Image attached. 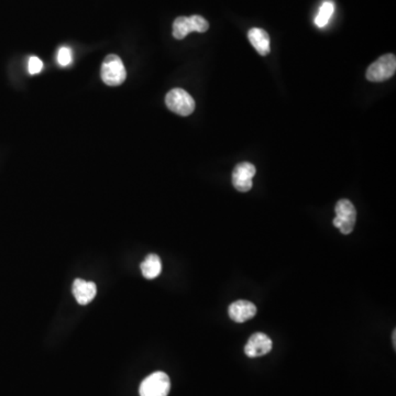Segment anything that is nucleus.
Segmentation results:
<instances>
[{"instance_id":"obj_10","label":"nucleus","mask_w":396,"mask_h":396,"mask_svg":"<svg viewBox=\"0 0 396 396\" xmlns=\"http://www.w3.org/2000/svg\"><path fill=\"white\" fill-rule=\"evenodd\" d=\"M73 294L78 304L88 305L97 294V287L94 282L76 279L73 283Z\"/></svg>"},{"instance_id":"obj_12","label":"nucleus","mask_w":396,"mask_h":396,"mask_svg":"<svg viewBox=\"0 0 396 396\" xmlns=\"http://www.w3.org/2000/svg\"><path fill=\"white\" fill-rule=\"evenodd\" d=\"M141 271L143 277L148 280H153L159 277L162 271V262L157 254H149L145 261L141 263Z\"/></svg>"},{"instance_id":"obj_5","label":"nucleus","mask_w":396,"mask_h":396,"mask_svg":"<svg viewBox=\"0 0 396 396\" xmlns=\"http://www.w3.org/2000/svg\"><path fill=\"white\" fill-rule=\"evenodd\" d=\"M171 390V381L164 372H155L143 380L140 385V396H167Z\"/></svg>"},{"instance_id":"obj_11","label":"nucleus","mask_w":396,"mask_h":396,"mask_svg":"<svg viewBox=\"0 0 396 396\" xmlns=\"http://www.w3.org/2000/svg\"><path fill=\"white\" fill-rule=\"evenodd\" d=\"M250 43L257 52L262 56L269 54L271 48H270V37L267 31L260 28H252L251 30L248 32Z\"/></svg>"},{"instance_id":"obj_7","label":"nucleus","mask_w":396,"mask_h":396,"mask_svg":"<svg viewBox=\"0 0 396 396\" xmlns=\"http://www.w3.org/2000/svg\"><path fill=\"white\" fill-rule=\"evenodd\" d=\"M256 167L249 162H242L236 165L232 172V184L234 188L241 193L249 192L252 188V179L256 175Z\"/></svg>"},{"instance_id":"obj_2","label":"nucleus","mask_w":396,"mask_h":396,"mask_svg":"<svg viewBox=\"0 0 396 396\" xmlns=\"http://www.w3.org/2000/svg\"><path fill=\"white\" fill-rule=\"evenodd\" d=\"M210 29V23L202 16L192 17H179L173 23V37L177 40H183L187 35L193 31L204 33Z\"/></svg>"},{"instance_id":"obj_6","label":"nucleus","mask_w":396,"mask_h":396,"mask_svg":"<svg viewBox=\"0 0 396 396\" xmlns=\"http://www.w3.org/2000/svg\"><path fill=\"white\" fill-rule=\"evenodd\" d=\"M336 218L334 226L344 234H352L356 220V210L354 204L348 200H340L337 203Z\"/></svg>"},{"instance_id":"obj_15","label":"nucleus","mask_w":396,"mask_h":396,"mask_svg":"<svg viewBox=\"0 0 396 396\" xmlns=\"http://www.w3.org/2000/svg\"><path fill=\"white\" fill-rule=\"evenodd\" d=\"M43 68V63L40 59H37V56H31L29 59V64H28V70L31 75L37 74L40 73Z\"/></svg>"},{"instance_id":"obj_14","label":"nucleus","mask_w":396,"mask_h":396,"mask_svg":"<svg viewBox=\"0 0 396 396\" xmlns=\"http://www.w3.org/2000/svg\"><path fill=\"white\" fill-rule=\"evenodd\" d=\"M58 63L61 66H68V65L72 63V52H71L70 49L61 48L58 53Z\"/></svg>"},{"instance_id":"obj_16","label":"nucleus","mask_w":396,"mask_h":396,"mask_svg":"<svg viewBox=\"0 0 396 396\" xmlns=\"http://www.w3.org/2000/svg\"><path fill=\"white\" fill-rule=\"evenodd\" d=\"M393 344H394V348H395V330H394L393 332Z\"/></svg>"},{"instance_id":"obj_9","label":"nucleus","mask_w":396,"mask_h":396,"mask_svg":"<svg viewBox=\"0 0 396 396\" xmlns=\"http://www.w3.org/2000/svg\"><path fill=\"white\" fill-rule=\"evenodd\" d=\"M228 314L234 322L241 323L247 322L249 319L253 318L257 314V306L249 301L239 299L234 301L228 308Z\"/></svg>"},{"instance_id":"obj_13","label":"nucleus","mask_w":396,"mask_h":396,"mask_svg":"<svg viewBox=\"0 0 396 396\" xmlns=\"http://www.w3.org/2000/svg\"><path fill=\"white\" fill-rule=\"evenodd\" d=\"M332 13H334V4L330 3V1H325L320 7V11H319L316 19H315L317 27L324 28L328 23Z\"/></svg>"},{"instance_id":"obj_8","label":"nucleus","mask_w":396,"mask_h":396,"mask_svg":"<svg viewBox=\"0 0 396 396\" xmlns=\"http://www.w3.org/2000/svg\"><path fill=\"white\" fill-rule=\"evenodd\" d=\"M272 350V340L269 336L262 332H256L250 337L244 347V354L249 358L265 356Z\"/></svg>"},{"instance_id":"obj_1","label":"nucleus","mask_w":396,"mask_h":396,"mask_svg":"<svg viewBox=\"0 0 396 396\" xmlns=\"http://www.w3.org/2000/svg\"><path fill=\"white\" fill-rule=\"evenodd\" d=\"M102 80L108 86H119L127 78V71L121 59L116 54L106 56L102 65Z\"/></svg>"},{"instance_id":"obj_3","label":"nucleus","mask_w":396,"mask_h":396,"mask_svg":"<svg viewBox=\"0 0 396 396\" xmlns=\"http://www.w3.org/2000/svg\"><path fill=\"white\" fill-rule=\"evenodd\" d=\"M165 104L171 112L183 117L190 116L195 110V100L182 88H174L167 92Z\"/></svg>"},{"instance_id":"obj_4","label":"nucleus","mask_w":396,"mask_h":396,"mask_svg":"<svg viewBox=\"0 0 396 396\" xmlns=\"http://www.w3.org/2000/svg\"><path fill=\"white\" fill-rule=\"evenodd\" d=\"M396 72L395 55L385 54L370 65L366 71V78L370 82H384L391 78Z\"/></svg>"}]
</instances>
